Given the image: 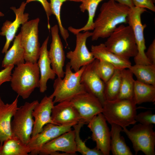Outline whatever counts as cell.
Masks as SVG:
<instances>
[{
  "instance_id": "obj_1",
  "label": "cell",
  "mask_w": 155,
  "mask_h": 155,
  "mask_svg": "<svg viewBox=\"0 0 155 155\" xmlns=\"http://www.w3.org/2000/svg\"><path fill=\"white\" fill-rule=\"evenodd\" d=\"M131 8L112 0L101 5L100 12L94 21L92 40L108 38L118 25L127 23Z\"/></svg>"
},
{
  "instance_id": "obj_2",
  "label": "cell",
  "mask_w": 155,
  "mask_h": 155,
  "mask_svg": "<svg viewBox=\"0 0 155 155\" xmlns=\"http://www.w3.org/2000/svg\"><path fill=\"white\" fill-rule=\"evenodd\" d=\"M40 74L37 63L25 62L16 65L10 82L12 89L23 99L28 98L40 86Z\"/></svg>"
},
{
  "instance_id": "obj_3",
  "label": "cell",
  "mask_w": 155,
  "mask_h": 155,
  "mask_svg": "<svg viewBox=\"0 0 155 155\" xmlns=\"http://www.w3.org/2000/svg\"><path fill=\"white\" fill-rule=\"evenodd\" d=\"M136 104L132 99H117L105 101L103 105L102 113L110 125L115 124L122 128L137 122Z\"/></svg>"
},
{
  "instance_id": "obj_4",
  "label": "cell",
  "mask_w": 155,
  "mask_h": 155,
  "mask_svg": "<svg viewBox=\"0 0 155 155\" xmlns=\"http://www.w3.org/2000/svg\"><path fill=\"white\" fill-rule=\"evenodd\" d=\"M85 67L83 66L78 71L73 72L69 63H67L64 77H57L54 81V91L51 95L54 98V104L69 100L77 95L86 92L80 82L81 75Z\"/></svg>"
},
{
  "instance_id": "obj_5",
  "label": "cell",
  "mask_w": 155,
  "mask_h": 155,
  "mask_svg": "<svg viewBox=\"0 0 155 155\" xmlns=\"http://www.w3.org/2000/svg\"><path fill=\"white\" fill-rule=\"evenodd\" d=\"M107 38L104 44L111 52L129 60L137 55V50L134 34L129 25L120 24Z\"/></svg>"
},
{
  "instance_id": "obj_6",
  "label": "cell",
  "mask_w": 155,
  "mask_h": 155,
  "mask_svg": "<svg viewBox=\"0 0 155 155\" xmlns=\"http://www.w3.org/2000/svg\"><path fill=\"white\" fill-rule=\"evenodd\" d=\"M39 102L35 100L26 102L18 107L11 122V129L14 135L28 145L31 138L34 124L32 115L33 110Z\"/></svg>"
},
{
  "instance_id": "obj_7",
  "label": "cell",
  "mask_w": 155,
  "mask_h": 155,
  "mask_svg": "<svg viewBox=\"0 0 155 155\" xmlns=\"http://www.w3.org/2000/svg\"><path fill=\"white\" fill-rule=\"evenodd\" d=\"M153 128V125H145L140 123L129 130L126 127L122 128V131L132 143L135 155L140 151L146 155L155 154V132Z\"/></svg>"
},
{
  "instance_id": "obj_8",
  "label": "cell",
  "mask_w": 155,
  "mask_h": 155,
  "mask_svg": "<svg viewBox=\"0 0 155 155\" xmlns=\"http://www.w3.org/2000/svg\"><path fill=\"white\" fill-rule=\"evenodd\" d=\"M38 18L27 21L22 25L21 43L24 51L25 62L36 63L40 47L38 39Z\"/></svg>"
},
{
  "instance_id": "obj_9",
  "label": "cell",
  "mask_w": 155,
  "mask_h": 155,
  "mask_svg": "<svg viewBox=\"0 0 155 155\" xmlns=\"http://www.w3.org/2000/svg\"><path fill=\"white\" fill-rule=\"evenodd\" d=\"M146 11V9L136 7L131 8L127 18V23L131 28L137 46V53L134 57L135 64H151L145 53L146 49L144 30L146 26L141 21L142 14Z\"/></svg>"
},
{
  "instance_id": "obj_10",
  "label": "cell",
  "mask_w": 155,
  "mask_h": 155,
  "mask_svg": "<svg viewBox=\"0 0 155 155\" xmlns=\"http://www.w3.org/2000/svg\"><path fill=\"white\" fill-rule=\"evenodd\" d=\"M76 46L73 51L67 53L66 57L71 67L74 71H78L81 67L86 66L95 59L92 54L86 46L87 38L92 35V32L87 31L79 32L76 34Z\"/></svg>"
},
{
  "instance_id": "obj_11",
  "label": "cell",
  "mask_w": 155,
  "mask_h": 155,
  "mask_svg": "<svg viewBox=\"0 0 155 155\" xmlns=\"http://www.w3.org/2000/svg\"><path fill=\"white\" fill-rule=\"evenodd\" d=\"M78 111L81 120L85 124L102 113L103 106L99 99L87 92L81 93L69 100Z\"/></svg>"
},
{
  "instance_id": "obj_12",
  "label": "cell",
  "mask_w": 155,
  "mask_h": 155,
  "mask_svg": "<svg viewBox=\"0 0 155 155\" xmlns=\"http://www.w3.org/2000/svg\"><path fill=\"white\" fill-rule=\"evenodd\" d=\"M92 132V139L96 144V148L103 155H109L110 150L111 133L106 121L102 113L95 116L88 124Z\"/></svg>"
},
{
  "instance_id": "obj_13",
  "label": "cell",
  "mask_w": 155,
  "mask_h": 155,
  "mask_svg": "<svg viewBox=\"0 0 155 155\" xmlns=\"http://www.w3.org/2000/svg\"><path fill=\"white\" fill-rule=\"evenodd\" d=\"M97 59L86 66L81 77L80 82L86 92L97 98L102 106L105 100L104 96L105 83L99 75L96 64Z\"/></svg>"
},
{
  "instance_id": "obj_14",
  "label": "cell",
  "mask_w": 155,
  "mask_h": 155,
  "mask_svg": "<svg viewBox=\"0 0 155 155\" xmlns=\"http://www.w3.org/2000/svg\"><path fill=\"white\" fill-rule=\"evenodd\" d=\"M73 125H59L52 123L46 125L41 132L31 137L27 145L31 150L30 154H38L40 150L45 144L71 130Z\"/></svg>"
},
{
  "instance_id": "obj_15",
  "label": "cell",
  "mask_w": 155,
  "mask_h": 155,
  "mask_svg": "<svg viewBox=\"0 0 155 155\" xmlns=\"http://www.w3.org/2000/svg\"><path fill=\"white\" fill-rule=\"evenodd\" d=\"M57 152L68 155L75 154L77 152L74 130L65 132L45 144L40 150L38 154L52 155Z\"/></svg>"
},
{
  "instance_id": "obj_16",
  "label": "cell",
  "mask_w": 155,
  "mask_h": 155,
  "mask_svg": "<svg viewBox=\"0 0 155 155\" xmlns=\"http://www.w3.org/2000/svg\"><path fill=\"white\" fill-rule=\"evenodd\" d=\"M52 41L49 55L52 68L57 77L62 78L64 75L63 70L65 55L63 45L59 34L58 25L55 24L50 28Z\"/></svg>"
},
{
  "instance_id": "obj_17",
  "label": "cell",
  "mask_w": 155,
  "mask_h": 155,
  "mask_svg": "<svg viewBox=\"0 0 155 155\" xmlns=\"http://www.w3.org/2000/svg\"><path fill=\"white\" fill-rule=\"evenodd\" d=\"M26 4V2L23 1L18 8L15 7L10 8L15 13L16 18L13 22L7 20L6 21L1 28L0 35L5 36L6 38L5 43L1 51L3 53H5L8 50L10 44L15 37L20 25L28 21L29 14L28 13H24Z\"/></svg>"
},
{
  "instance_id": "obj_18",
  "label": "cell",
  "mask_w": 155,
  "mask_h": 155,
  "mask_svg": "<svg viewBox=\"0 0 155 155\" xmlns=\"http://www.w3.org/2000/svg\"><path fill=\"white\" fill-rule=\"evenodd\" d=\"M54 98L51 94L45 96L35 107L32 113L34 124L31 137L41 132L46 124H54L51 118L52 110L54 105Z\"/></svg>"
},
{
  "instance_id": "obj_19",
  "label": "cell",
  "mask_w": 155,
  "mask_h": 155,
  "mask_svg": "<svg viewBox=\"0 0 155 155\" xmlns=\"http://www.w3.org/2000/svg\"><path fill=\"white\" fill-rule=\"evenodd\" d=\"M51 118L53 123L59 125H74L81 120L78 111L69 100L59 102L54 105Z\"/></svg>"
},
{
  "instance_id": "obj_20",
  "label": "cell",
  "mask_w": 155,
  "mask_h": 155,
  "mask_svg": "<svg viewBox=\"0 0 155 155\" xmlns=\"http://www.w3.org/2000/svg\"><path fill=\"white\" fill-rule=\"evenodd\" d=\"M18 95L11 103L5 104L0 96V146L7 139L15 137L11 129V119L18 108Z\"/></svg>"
},
{
  "instance_id": "obj_21",
  "label": "cell",
  "mask_w": 155,
  "mask_h": 155,
  "mask_svg": "<svg viewBox=\"0 0 155 155\" xmlns=\"http://www.w3.org/2000/svg\"><path fill=\"white\" fill-rule=\"evenodd\" d=\"M49 40L48 36L43 42L40 47L38 59L37 62L40 74V91L44 93L47 89V83L49 79L54 80L56 75L51 66L47 45Z\"/></svg>"
},
{
  "instance_id": "obj_22",
  "label": "cell",
  "mask_w": 155,
  "mask_h": 155,
  "mask_svg": "<svg viewBox=\"0 0 155 155\" xmlns=\"http://www.w3.org/2000/svg\"><path fill=\"white\" fill-rule=\"evenodd\" d=\"M90 52L95 59L109 63L116 69L121 70L129 69L131 65L129 60L121 57L111 52L104 43L92 45Z\"/></svg>"
},
{
  "instance_id": "obj_23",
  "label": "cell",
  "mask_w": 155,
  "mask_h": 155,
  "mask_svg": "<svg viewBox=\"0 0 155 155\" xmlns=\"http://www.w3.org/2000/svg\"><path fill=\"white\" fill-rule=\"evenodd\" d=\"M111 133L110 150L113 155H132L133 153L126 144L120 133L122 128L115 124H112Z\"/></svg>"
},
{
  "instance_id": "obj_24",
  "label": "cell",
  "mask_w": 155,
  "mask_h": 155,
  "mask_svg": "<svg viewBox=\"0 0 155 155\" xmlns=\"http://www.w3.org/2000/svg\"><path fill=\"white\" fill-rule=\"evenodd\" d=\"M20 32L15 36L11 48L5 53L2 63V67L5 68L10 65H17L25 62L24 51L21 43Z\"/></svg>"
},
{
  "instance_id": "obj_25",
  "label": "cell",
  "mask_w": 155,
  "mask_h": 155,
  "mask_svg": "<svg viewBox=\"0 0 155 155\" xmlns=\"http://www.w3.org/2000/svg\"><path fill=\"white\" fill-rule=\"evenodd\" d=\"M105 0H81V4L80 5V11L83 12L87 10L88 13V19L86 24L80 28H75L72 26L68 28V30L75 35L83 31V32L93 30L94 19L97 7L99 3Z\"/></svg>"
},
{
  "instance_id": "obj_26",
  "label": "cell",
  "mask_w": 155,
  "mask_h": 155,
  "mask_svg": "<svg viewBox=\"0 0 155 155\" xmlns=\"http://www.w3.org/2000/svg\"><path fill=\"white\" fill-rule=\"evenodd\" d=\"M133 99L137 104L155 101V86L135 80Z\"/></svg>"
},
{
  "instance_id": "obj_27",
  "label": "cell",
  "mask_w": 155,
  "mask_h": 155,
  "mask_svg": "<svg viewBox=\"0 0 155 155\" xmlns=\"http://www.w3.org/2000/svg\"><path fill=\"white\" fill-rule=\"evenodd\" d=\"M31 152L28 145L16 137L7 139L0 146V155H28Z\"/></svg>"
},
{
  "instance_id": "obj_28",
  "label": "cell",
  "mask_w": 155,
  "mask_h": 155,
  "mask_svg": "<svg viewBox=\"0 0 155 155\" xmlns=\"http://www.w3.org/2000/svg\"><path fill=\"white\" fill-rule=\"evenodd\" d=\"M129 69L137 81L155 86V65L135 64Z\"/></svg>"
},
{
  "instance_id": "obj_29",
  "label": "cell",
  "mask_w": 155,
  "mask_h": 155,
  "mask_svg": "<svg viewBox=\"0 0 155 155\" xmlns=\"http://www.w3.org/2000/svg\"><path fill=\"white\" fill-rule=\"evenodd\" d=\"M129 69L121 70V85L117 99H132L135 80Z\"/></svg>"
},
{
  "instance_id": "obj_30",
  "label": "cell",
  "mask_w": 155,
  "mask_h": 155,
  "mask_svg": "<svg viewBox=\"0 0 155 155\" xmlns=\"http://www.w3.org/2000/svg\"><path fill=\"white\" fill-rule=\"evenodd\" d=\"M121 70L116 69L112 77L105 83L104 96L105 101L117 99L121 85Z\"/></svg>"
},
{
  "instance_id": "obj_31",
  "label": "cell",
  "mask_w": 155,
  "mask_h": 155,
  "mask_svg": "<svg viewBox=\"0 0 155 155\" xmlns=\"http://www.w3.org/2000/svg\"><path fill=\"white\" fill-rule=\"evenodd\" d=\"M85 124V123L84 122L80 120L78 123L73 126L75 132L77 152L82 155H103L102 152L96 147L93 149L88 147L81 138L80 136V130Z\"/></svg>"
},
{
  "instance_id": "obj_32",
  "label": "cell",
  "mask_w": 155,
  "mask_h": 155,
  "mask_svg": "<svg viewBox=\"0 0 155 155\" xmlns=\"http://www.w3.org/2000/svg\"><path fill=\"white\" fill-rule=\"evenodd\" d=\"M49 3L52 14L54 15L56 18L58 24L59 30L63 39L68 45L67 40L69 34L68 30L63 26L60 16V11L61 6L64 2L67 1L75 2H81V0H50Z\"/></svg>"
},
{
  "instance_id": "obj_33",
  "label": "cell",
  "mask_w": 155,
  "mask_h": 155,
  "mask_svg": "<svg viewBox=\"0 0 155 155\" xmlns=\"http://www.w3.org/2000/svg\"><path fill=\"white\" fill-rule=\"evenodd\" d=\"M96 68L99 75L104 83L112 77L116 69L114 66L110 63L98 59Z\"/></svg>"
},
{
  "instance_id": "obj_34",
  "label": "cell",
  "mask_w": 155,
  "mask_h": 155,
  "mask_svg": "<svg viewBox=\"0 0 155 155\" xmlns=\"http://www.w3.org/2000/svg\"><path fill=\"white\" fill-rule=\"evenodd\" d=\"M135 119L136 122L144 125H150L155 124V115L150 110L136 114Z\"/></svg>"
},
{
  "instance_id": "obj_35",
  "label": "cell",
  "mask_w": 155,
  "mask_h": 155,
  "mask_svg": "<svg viewBox=\"0 0 155 155\" xmlns=\"http://www.w3.org/2000/svg\"><path fill=\"white\" fill-rule=\"evenodd\" d=\"M135 7L147 8L155 11V0H132Z\"/></svg>"
},
{
  "instance_id": "obj_36",
  "label": "cell",
  "mask_w": 155,
  "mask_h": 155,
  "mask_svg": "<svg viewBox=\"0 0 155 155\" xmlns=\"http://www.w3.org/2000/svg\"><path fill=\"white\" fill-rule=\"evenodd\" d=\"M14 66L12 65H9L0 71V86L4 82L10 81Z\"/></svg>"
},
{
  "instance_id": "obj_37",
  "label": "cell",
  "mask_w": 155,
  "mask_h": 155,
  "mask_svg": "<svg viewBox=\"0 0 155 155\" xmlns=\"http://www.w3.org/2000/svg\"><path fill=\"white\" fill-rule=\"evenodd\" d=\"M33 1L40 2L42 5L46 13L47 19V27L49 30L50 29L51 26L49 23L50 17L52 14L51 9L49 3L47 0H26V3L27 4Z\"/></svg>"
},
{
  "instance_id": "obj_38",
  "label": "cell",
  "mask_w": 155,
  "mask_h": 155,
  "mask_svg": "<svg viewBox=\"0 0 155 155\" xmlns=\"http://www.w3.org/2000/svg\"><path fill=\"white\" fill-rule=\"evenodd\" d=\"M146 56L151 64L155 65V39H154L145 52Z\"/></svg>"
},
{
  "instance_id": "obj_39",
  "label": "cell",
  "mask_w": 155,
  "mask_h": 155,
  "mask_svg": "<svg viewBox=\"0 0 155 155\" xmlns=\"http://www.w3.org/2000/svg\"><path fill=\"white\" fill-rule=\"evenodd\" d=\"M119 3L127 5L131 8L134 7L132 0H112Z\"/></svg>"
},
{
  "instance_id": "obj_40",
  "label": "cell",
  "mask_w": 155,
  "mask_h": 155,
  "mask_svg": "<svg viewBox=\"0 0 155 155\" xmlns=\"http://www.w3.org/2000/svg\"><path fill=\"white\" fill-rule=\"evenodd\" d=\"M4 16V14L0 11V17H3Z\"/></svg>"
}]
</instances>
